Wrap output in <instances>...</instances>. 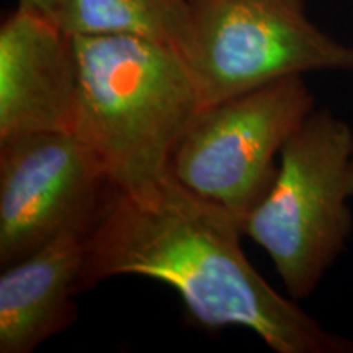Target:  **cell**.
<instances>
[{
	"label": "cell",
	"mask_w": 353,
	"mask_h": 353,
	"mask_svg": "<svg viewBox=\"0 0 353 353\" xmlns=\"http://www.w3.org/2000/svg\"><path fill=\"white\" fill-rule=\"evenodd\" d=\"M57 21L69 34L144 38L187 57L193 8L192 0H63Z\"/></svg>",
	"instance_id": "9c48e42d"
},
{
	"label": "cell",
	"mask_w": 353,
	"mask_h": 353,
	"mask_svg": "<svg viewBox=\"0 0 353 353\" xmlns=\"http://www.w3.org/2000/svg\"><path fill=\"white\" fill-rule=\"evenodd\" d=\"M314 105L304 76L206 105L176 144L169 174L231 213L242 228L275 180L276 156Z\"/></svg>",
	"instance_id": "277c9868"
},
{
	"label": "cell",
	"mask_w": 353,
	"mask_h": 353,
	"mask_svg": "<svg viewBox=\"0 0 353 353\" xmlns=\"http://www.w3.org/2000/svg\"><path fill=\"white\" fill-rule=\"evenodd\" d=\"M87 232L65 231L0 275V353H32L77 319Z\"/></svg>",
	"instance_id": "ba28073f"
},
{
	"label": "cell",
	"mask_w": 353,
	"mask_h": 353,
	"mask_svg": "<svg viewBox=\"0 0 353 353\" xmlns=\"http://www.w3.org/2000/svg\"><path fill=\"white\" fill-rule=\"evenodd\" d=\"M188 63L203 107L309 72H353V44L312 23L306 0H192Z\"/></svg>",
	"instance_id": "5b68a950"
},
{
	"label": "cell",
	"mask_w": 353,
	"mask_h": 353,
	"mask_svg": "<svg viewBox=\"0 0 353 353\" xmlns=\"http://www.w3.org/2000/svg\"><path fill=\"white\" fill-rule=\"evenodd\" d=\"M74 132H30L0 143V267L65 231H90L112 192Z\"/></svg>",
	"instance_id": "8992f818"
},
{
	"label": "cell",
	"mask_w": 353,
	"mask_h": 353,
	"mask_svg": "<svg viewBox=\"0 0 353 353\" xmlns=\"http://www.w3.org/2000/svg\"><path fill=\"white\" fill-rule=\"evenodd\" d=\"M76 107L72 34L19 3L0 25V143L30 132H72Z\"/></svg>",
	"instance_id": "52a82bcc"
},
{
	"label": "cell",
	"mask_w": 353,
	"mask_h": 353,
	"mask_svg": "<svg viewBox=\"0 0 353 353\" xmlns=\"http://www.w3.org/2000/svg\"><path fill=\"white\" fill-rule=\"evenodd\" d=\"M77 107L72 132L113 188L138 192L169 174L172 156L203 108L182 52L136 37L72 34Z\"/></svg>",
	"instance_id": "7a4b0ae2"
},
{
	"label": "cell",
	"mask_w": 353,
	"mask_h": 353,
	"mask_svg": "<svg viewBox=\"0 0 353 353\" xmlns=\"http://www.w3.org/2000/svg\"><path fill=\"white\" fill-rule=\"evenodd\" d=\"M353 130L314 110L286 141L278 174L242 234L262 247L290 298L306 299L353 231Z\"/></svg>",
	"instance_id": "3957f363"
},
{
	"label": "cell",
	"mask_w": 353,
	"mask_h": 353,
	"mask_svg": "<svg viewBox=\"0 0 353 353\" xmlns=\"http://www.w3.org/2000/svg\"><path fill=\"white\" fill-rule=\"evenodd\" d=\"M20 6L37 8V10L46 13L51 19L57 20V15H59L61 6H63V0H19Z\"/></svg>",
	"instance_id": "30bf717a"
},
{
	"label": "cell",
	"mask_w": 353,
	"mask_h": 353,
	"mask_svg": "<svg viewBox=\"0 0 353 353\" xmlns=\"http://www.w3.org/2000/svg\"><path fill=\"white\" fill-rule=\"evenodd\" d=\"M239 221L170 174L138 192L112 188L85 239L81 293L117 276H145L180 294L206 329L245 327L276 353H353L268 285L241 247Z\"/></svg>",
	"instance_id": "6da1fadb"
}]
</instances>
